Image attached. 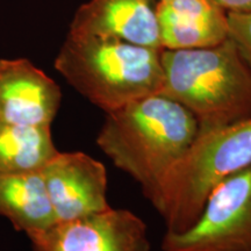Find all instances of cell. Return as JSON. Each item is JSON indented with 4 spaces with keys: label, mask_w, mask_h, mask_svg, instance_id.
Masks as SVG:
<instances>
[{
    "label": "cell",
    "mask_w": 251,
    "mask_h": 251,
    "mask_svg": "<svg viewBox=\"0 0 251 251\" xmlns=\"http://www.w3.org/2000/svg\"><path fill=\"white\" fill-rule=\"evenodd\" d=\"M199 133L188 109L162 93L106 113L97 144L117 168L134 178L152 205L166 175Z\"/></svg>",
    "instance_id": "obj_1"
},
{
    "label": "cell",
    "mask_w": 251,
    "mask_h": 251,
    "mask_svg": "<svg viewBox=\"0 0 251 251\" xmlns=\"http://www.w3.org/2000/svg\"><path fill=\"white\" fill-rule=\"evenodd\" d=\"M162 67L161 93L192 113L199 133L251 117V70L229 37L208 48L162 49Z\"/></svg>",
    "instance_id": "obj_2"
},
{
    "label": "cell",
    "mask_w": 251,
    "mask_h": 251,
    "mask_svg": "<svg viewBox=\"0 0 251 251\" xmlns=\"http://www.w3.org/2000/svg\"><path fill=\"white\" fill-rule=\"evenodd\" d=\"M55 68L105 113L161 93L164 78L162 49L70 33L55 59Z\"/></svg>",
    "instance_id": "obj_3"
},
{
    "label": "cell",
    "mask_w": 251,
    "mask_h": 251,
    "mask_svg": "<svg viewBox=\"0 0 251 251\" xmlns=\"http://www.w3.org/2000/svg\"><path fill=\"white\" fill-rule=\"evenodd\" d=\"M250 164L251 117L198 134L166 175L155 203L165 220L166 233L192 227L216 185Z\"/></svg>",
    "instance_id": "obj_4"
},
{
    "label": "cell",
    "mask_w": 251,
    "mask_h": 251,
    "mask_svg": "<svg viewBox=\"0 0 251 251\" xmlns=\"http://www.w3.org/2000/svg\"><path fill=\"white\" fill-rule=\"evenodd\" d=\"M162 249L251 251V164L216 185L192 227L165 233Z\"/></svg>",
    "instance_id": "obj_5"
},
{
    "label": "cell",
    "mask_w": 251,
    "mask_h": 251,
    "mask_svg": "<svg viewBox=\"0 0 251 251\" xmlns=\"http://www.w3.org/2000/svg\"><path fill=\"white\" fill-rule=\"evenodd\" d=\"M28 237L33 251H151L146 222L133 212L112 207L56 222Z\"/></svg>",
    "instance_id": "obj_6"
},
{
    "label": "cell",
    "mask_w": 251,
    "mask_h": 251,
    "mask_svg": "<svg viewBox=\"0 0 251 251\" xmlns=\"http://www.w3.org/2000/svg\"><path fill=\"white\" fill-rule=\"evenodd\" d=\"M41 174L57 222L111 208L106 168L86 153L58 151Z\"/></svg>",
    "instance_id": "obj_7"
},
{
    "label": "cell",
    "mask_w": 251,
    "mask_h": 251,
    "mask_svg": "<svg viewBox=\"0 0 251 251\" xmlns=\"http://www.w3.org/2000/svg\"><path fill=\"white\" fill-rule=\"evenodd\" d=\"M61 99L57 84L28 59H0V120L50 126Z\"/></svg>",
    "instance_id": "obj_8"
},
{
    "label": "cell",
    "mask_w": 251,
    "mask_h": 251,
    "mask_svg": "<svg viewBox=\"0 0 251 251\" xmlns=\"http://www.w3.org/2000/svg\"><path fill=\"white\" fill-rule=\"evenodd\" d=\"M156 5L157 0H90L77 9L69 33L162 49Z\"/></svg>",
    "instance_id": "obj_9"
},
{
    "label": "cell",
    "mask_w": 251,
    "mask_h": 251,
    "mask_svg": "<svg viewBox=\"0 0 251 251\" xmlns=\"http://www.w3.org/2000/svg\"><path fill=\"white\" fill-rule=\"evenodd\" d=\"M156 14L162 49L208 48L229 37L227 12L214 0H161Z\"/></svg>",
    "instance_id": "obj_10"
},
{
    "label": "cell",
    "mask_w": 251,
    "mask_h": 251,
    "mask_svg": "<svg viewBox=\"0 0 251 251\" xmlns=\"http://www.w3.org/2000/svg\"><path fill=\"white\" fill-rule=\"evenodd\" d=\"M0 215L27 236L57 222L41 171L0 174Z\"/></svg>",
    "instance_id": "obj_11"
},
{
    "label": "cell",
    "mask_w": 251,
    "mask_h": 251,
    "mask_svg": "<svg viewBox=\"0 0 251 251\" xmlns=\"http://www.w3.org/2000/svg\"><path fill=\"white\" fill-rule=\"evenodd\" d=\"M57 152L50 126L0 120V174L41 171Z\"/></svg>",
    "instance_id": "obj_12"
},
{
    "label": "cell",
    "mask_w": 251,
    "mask_h": 251,
    "mask_svg": "<svg viewBox=\"0 0 251 251\" xmlns=\"http://www.w3.org/2000/svg\"><path fill=\"white\" fill-rule=\"evenodd\" d=\"M229 39L234 42L243 61L251 70V12H227Z\"/></svg>",
    "instance_id": "obj_13"
},
{
    "label": "cell",
    "mask_w": 251,
    "mask_h": 251,
    "mask_svg": "<svg viewBox=\"0 0 251 251\" xmlns=\"http://www.w3.org/2000/svg\"><path fill=\"white\" fill-rule=\"evenodd\" d=\"M226 12L248 13L251 12V0H214Z\"/></svg>",
    "instance_id": "obj_14"
},
{
    "label": "cell",
    "mask_w": 251,
    "mask_h": 251,
    "mask_svg": "<svg viewBox=\"0 0 251 251\" xmlns=\"http://www.w3.org/2000/svg\"><path fill=\"white\" fill-rule=\"evenodd\" d=\"M157 1H161V0H157Z\"/></svg>",
    "instance_id": "obj_15"
}]
</instances>
